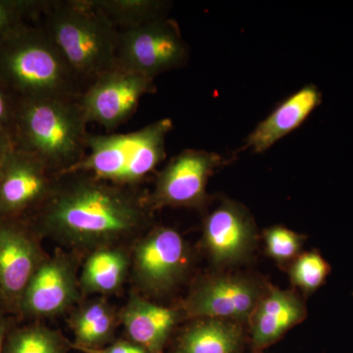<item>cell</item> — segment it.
I'll return each mask as SVG.
<instances>
[{"label": "cell", "mask_w": 353, "mask_h": 353, "mask_svg": "<svg viewBox=\"0 0 353 353\" xmlns=\"http://www.w3.org/2000/svg\"><path fill=\"white\" fill-rule=\"evenodd\" d=\"M148 208L132 188L82 172L58 174L50 194L26 220L43 234L77 248H101L145 224Z\"/></svg>", "instance_id": "cell-1"}, {"label": "cell", "mask_w": 353, "mask_h": 353, "mask_svg": "<svg viewBox=\"0 0 353 353\" xmlns=\"http://www.w3.org/2000/svg\"><path fill=\"white\" fill-rule=\"evenodd\" d=\"M80 99H17L11 132L18 150L38 157L55 174L88 152V121Z\"/></svg>", "instance_id": "cell-2"}, {"label": "cell", "mask_w": 353, "mask_h": 353, "mask_svg": "<svg viewBox=\"0 0 353 353\" xmlns=\"http://www.w3.org/2000/svg\"><path fill=\"white\" fill-rule=\"evenodd\" d=\"M0 81L17 99H77L85 88L43 26H23L0 43Z\"/></svg>", "instance_id": "cell-3"}, {"label": "cell", "mask_w": 353, "mask_h": 353, "mask_svg": "<svg viewBox=\"0 0 353 353\" xmlns=\"http://www.w3.org/2000/svg\"><path fill=\"white\" fill-rule=\"evenodd\" d=\"M43 27L87 87L116 67L119 31L85 0L50 1Z\"/></svg>", "instance_id": "cell-4"}, {"label": "cell", "mask_w": 353, "mask_h": 353, "mask_svg": "<svg viewBox=\"0 0 353 353\" xmlns=\"http://www.w3.org/2000/svg\"><path fill=\"white\" fill-rule=\"evenodd\" d=\"M172 130L173 121L163 118L126 134H90L85 157L62 173L82 172L113 185L132 188L166 158V139Z\"/></svg>", "instance_id": "cell-5"}, {"label": "cell", "mask_w": 353, "mask_h": 353, "mask_svg": "<svg viewBox=\"0 0 353 353\" xmlns=\"http://www.w3.org/2000/svg\"><path fill=\"white\" fill-rule=\"evenodd\" d=\"M188 54L179 26L162 17L119 32L116 67L154 80L164 72L183 66Z\"/></svg>", "instance_id": "cell-6"}, {"label": "cell", "mask_w": 353, "mask_h": 353, "mask_svg": "<svg viewBox=\"0 0 353 353\" xmlns=\"http://www.w3.org/2000/svg\"><path fill=\"white\" fill-rule=\"evenodd\" d=\"M155 92L153 79L115 67L88 83L79 101L88 123L113 132L131 119L145 95Z\"/></svg>", "instance_id": "cell-7"}, {"label": "cell", "mask_w": 353, "mask_h": 353, "mask_svg": "<svg viewBox=\"0 0 353 353\" xmlns=\"http://www.w3.org/2000/svg\"><path fill=\"white\" fill-rule=\"evenodd\" d=\"M223 161L215 152L183 150L158 174L148 204L152 208H201L206 201L208 179Z\"/></svg>", "instance_id": "cell-8"}, {"label": "cell", "mask_w": 353, "mask_h": 353, "mask_svg": "<svg viewBox=\"0 0 353 353\" xmlns=\"http://www.w3.org/2000/svg\"><path fill=\"white\" fill-rule=\"evenodd\" d=\"M43 260L27 221L0 219V307L18 313L26 288Z\"/></svg>", "instance_id": "cell-9"}, {"label": "cell", "mask_w": 353, "mask_h": 353, "mask_svg": "<svg viewBox=\"0 0 353 353\" xmlns=\"http://www.w3.org/2000/svg\"><path fill=\"white\" fill-rule=\"evenodd\" d=\"M189 265V250L176 230L157 228L134 246L132 269L141 290L153 294L171 290Z\"/></svg>", "instance_id": "cell-10"}, {"label": "cell", "mask_w": 353, "mask_h": 353, "mask_svg": "<svg viewBox=\"0 0 353 353\" xmlns=\"http://www.w3.org/2000/svg\"><path fill=\"white\" fill-rule=\"evenodd\" d=\"M57 176L38 157L15 148L0 175V219H25L34 212Z\"/></svg>", "instance_id": "cell-11"}, {"label": "cell", "mask_w": 353, "mask_h": 353, "mask_svg": "<svg viewBox=\"0 0 353 353\" xmlns=\"http://www.w3.org/2000/svg\"><path fill=\"white\" fill-rule=\"evenodd\" d=\"M261 299L259 285L250 279L223 276L197 285L185 301V310L201 319L245 321Z\"/></svg>", "instance_id": "cell-12"}, {"label": "cell", "mask_w": 353, "mask_h": 353, "mask_svg": "<svg viewBox=\"0 0 353 353\" xmlns=\"http://www.w3.org/2000/svg\"><path fill=\"white\" fill-rule=\"evenodd\" d=\"M78 285L68 259L54 256L44 259L34 272L20 301L18 314L28 318L60 314L75 303Z\"/></svg>", "instance_id": "cell-13"}, {"label": "cell", "mask_w": 353, "mask_h": 353, "mask_svg": "<svg viewBox=\"0 0 353 353\" xmlns=\"http://www.w3.org/2000/svg\"><path fill=\"white\" fill-rule=\"evenodd\" d=\"M254 240L252 218L236 202H223L204 221V245L215 263L241 261L252 252Z\"/></svg>", "instance_id": "cell-14"}, {"label": "cell", "mask_w": 353, "mask_h": 353, "mask_svg": "<svg viewBox=\"0 0 353 353\" xmlns=\"http://www.w3.org/2000/svg\"><path fill=\"white\" fill-rule=\"evenodd\" d=\"M321 101V92L316 85H307L301 88L254 128L246 139V146L256 153L266 152L301 126Z\"/></svg>", "instance_id": "cell-15"}, {"label": "cell", "mask_w": 353, "mask_h": 353, "mask_svg": "<svg viewBox=\"0 0 353 353\" xmlns=\"http://www.w3.org/2000/svg\"><path fill=\"white\" fill-rule=\"evenodd\" d=\"M305 307L294 292L272 288L252 314V343L264 348L280 340L305 318Z\"/></svg>", "instance_id": "cell-16"}, {"label": "cell", "mask_w": 353, "mask_h": 353, "mask_svg": "<svg viewBox=\"0 0 353 353\" xmlns=\"http://www.w3.org/2000/svg\"><path fill=\"white\" fill-rule=\"evenodd\" d=\"M174 309L132 296L122 311V322L130 341L150 353H162L178 322Z\"/></svg>", "instance_id": "cell-17"}, {"label": "cell", "mask_w": 353, "mask_h": 353, "mask_svg": "<svg viewBox=\"0 0 353 353\" xmlns=\"http://www.w3.org/2000/svg\"><path fill=\"white\" fill-rule=\"evenodd\" d=\"M243 343V333L234 322L203 319L185 330L174 353H236Z\"/></svg>", "instance_id": "cell-18"}, {"label": "cell", "mask_w": 353, "mask_h": 353, "mask_svg": "<svg viewBox=\"0 0 353 353\" xmlns=\"http://www.w3.org/2000/svg\"><path fill=\"white\" fill-rule=\"evenodd\" d=\"M71 328L75 336L76 350H99L112 343L115 317L112 309L103 299L85 304L72 318Z\"/></svg>", "instance_id": "cell-19"}, {"label": "cell", "mask_w": 353, "mask_h": 353, "mask_svg": "<svg viewBox=\"0 0 353 353\" xmlns=\"http://www.w3.org/2000/svg\"><path fill=\"white\" fill-rule=\"evenodd\" d=\"M129 268L126 253L101 248L88 257L82 272L81 285L87 292L110 294L120 289Z\"/></svg>", "instance_id": "cell-20"}, {"label": "cell", "mask_w": 353, "mask_h": 353, "mask_svg": "<svg viewBox=\"0 0 353 353\" xmlns=\"http://www.w3.org/2000/svg\"><path fill=\"white\" fill-rule=\"evenodd\" d=\"M118 30L132 29L165 17L167 2L159 0H85Z\"/></svg>", "instance_id": "cell-21"}, {"label": "cell", "mask_w": 353, "mask_h": 353, "mask_svg": "<svg viewBox=\"0 0 353 353\" xmlns=\"http://www.w3.org/2000/svg\"><path fill=\"white\" fill-rule=\"evenodd\" d=\"M67 345L59 334L41 325L11 329L3 353H66Z\"/></svg>", "instance_id": "cell-22"}, {"label": "cell", "mask_w": 353, "mask_h": 353, "mask_svg": "<svg viewBox=\"0 0 353 353\" xmlns=\"http://www.w3.org/2000/svg\"><path fill=\"white\" fill-rule=\"evenodd\" d=\"M50 1L0 0V43L26 24V19L43 14Z\"/></svg>", "instance_id": "cell-23"}, {"label": "cell", "mask_w": 353, "mask_h": 353, "mask_svg": "<svg viewBox=\"0 0 353 353\" xmlns=\"http://www.w3.org/2000/svg\"><path fill=\"white\" fill-rule=\"evenodd\" d=\"M329 272V265L321 255L307 252L301 255L292 264L290 279L292 284L303 292H312L321 287Z\"/></svg>", "instance_id": "cell-24"}, {"label": "cell", "mask_w": 353, "mask_h": 353, "mask_svg": "<svg viewBox=\"0 0 353 353\" xmlns=\"http://www.w3.org/2000/svg\"><path fill=\"white\" fill-rule=\"evenodd\" d=\"M303 236L285 227H273L265 233L267 253L272 259L280 262L296 256L303 246Z\"/></svg>", "instance_id": "cell-25"}, {"label": "cell", "mask_w": 353, "mask_h": 353, "mask_svg": "<svg viewBox=\"0 0 353 353\" xmlns=\"http://www.w3.org/2000/svg\"><path fill=\"white\" fill-rule=\"evenodd\" d=\"M17 97L0 81V130L11 129Z\"/></svg>", "instance_id": "cell-26"}, {"label": "cell", "mask_w": 353, "mask_h": 353, "mask_svg": "<svg viewBox=\"0 0 353 353\" xmlns=\"http://www.w3.org/2000/svg\"><path fill=\"white\" fill-rule=\"evenodd\" d=\"M85 353H150L145 347L132 341H116L99 350H83Z\"/></svg>", "instance_id": "cell-27"}, {"label": "cell", "mask_w": 353, "mask_h": 353, "mask_svg": "<svg viewBox=\"0 0 353 353\" xmlns=\"http://www.w3.org/2000/svg\"><path fill=\"white\" fill-rule=\"evenodd\" d=\"M15 148V141H14L11 129L0 130V175Z\"/></svg>", "instance_id": "cell-28"}, {"label": "cell", "mask_w": 353, "mask_h": 353, "mask_svg": "<svg viewBox=\"0 0 353 353\" xmlns=\"http://www.w3.org/2000/svg\"><path fill=\"white\" fill-rule=\"evenodd\" d=\"M11 330L10 321L0 313V353H3L4 343H6V336Z\"/></svg>", "instance_id": "cell-29"}, {"label": "cell", "mask_w": 353, "mask_h": 353, "mask_svg": "<svg viewBox=\"0 0 353 353\" xmlns=\"http://www.w3.org/2000/svg\"><path fill=\"white\" fill-rule=\"evenodd\" d=\"M83 353H85V352H83Z\"/></svg>", "instance_id": "cell-30"}]
</instances>
